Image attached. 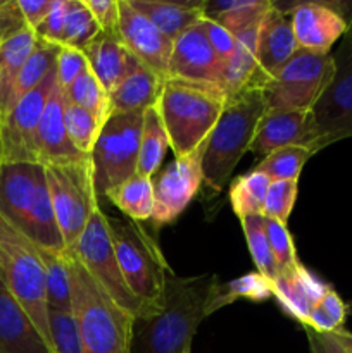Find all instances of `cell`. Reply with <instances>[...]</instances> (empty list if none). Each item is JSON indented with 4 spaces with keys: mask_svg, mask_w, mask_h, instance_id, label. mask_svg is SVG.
I'll return each instance as SVG.
<instances>
[{
    "mask_svg": "<svg viewBox=\"0 0 352 353\" xmlns=\"http://www.w3.org/2000/svg\"><path fill=\"white\" fill-rule=\"evenodd\" d=\"M164 79L152 69L138 65L121 85L109 93L110 116L113 114L145 112L148 107L155 105L161 95Z\"/></svg>",
    "mask_w": 352,
    "mask_h": 353,
    "instance_id": "cell-24",
    "label": "cell"
},
{
    "mask_svg": "<svg viewBox=\"0 0 352 353\" xmlns=\"http://www.w3.org/2000/svg\"><path fill=\"white\" fill-rule=\"evenodd\" d=\"M0 217L35 247L54 254L66 252L41 164H0Z\"/></svg>",
    "mask_w": 352,
    "mask_h": 353,
    "instance_id": "cell-2",
    "label": "cell"
},
{
    "mask_svg": "<svg viewBox=\"0 0 352 353\" xmlns=\"http://www.w3.org/2000/svg\"><path fill=\"white\" fill-rule=\"evenodd\" d=\"M268 81L269 78L259 68L255 55L240 43L231 57L221 61L219 90L228 100L248 90H264Z\"/></svg>",
    "mask_w": 352,
    "mask_h": 353,
    "instance_id": "cell-26",
    "label": "cell"
},
{
    "mask_svg": "<svg viewBox=\"0 0 352 353\" xmlns=\"http://www.w3.org/2000/svg\"><path fill=\"white\" fill-rule=\"evenodd\" d=\"M266 221V234H268L269 247H271L273 257L278 268V276L286 274V272L295 271L300 265L299 257H297L295 245H293L292 234L285 224L278 223L275 219L264 217Z\"/></svg>",
    "mask_w": 352,
    "mask_h": 353,
    "instance_id": "cell-42",
    "label": "cell"
},
{
    "mask_svg": "<svg viewBox=\"0 0 352 353\" xmlns=\"http://www.w3.org/2000/svg\"><path fill=\"white\" fill-rule=\"evenodd\" d=\"M221 59L211 47L200 21L173 41L168 78L219 88Z\"/></svg>",
    "mask_w": 352,
    "mask_h": 353,
    "instance_id": "cell-17",
    "label": "cell"
},
{
    "mask_svg": "<svg viewBox=\"0 0 352 353\" xmlns=\"http://www.w3.org/2000/svg\"><path fill=\"white\" fill-rule=\"evenodd\" d=\"M119 41L145 68L152 69L162 79L168 78V64L173 50V40L141 16L128 0H119Z\"/></svg>",
    "mask_w": 352,
    "mask_h": 353,
    "instance_id": "cell-16",
    "label": "cell"
},
{
    "mask_svg": "<svg viewBox=\"0 0 352 353\" xmlns=\"http://www.w3.org/2000/svg\"><path fill=\"white\" fill-rule=\"evenodd\" d=\"M200 24H202L204 31H206V37L207 40H209L211 47H213V50L216 52L217 57H219L221 61L231 57V55L237 52V40H235L233 34L228 30H224L221 24L214 23V21L211 19H206V17L200 19Z\"/></svg>",
    "mask_w": 352,
    "mask_h": 353,
    "instance_id": "cell-47",
    "label": "cell"
},
{
    "mask_svg": "<svg viewBox=\"0 0 352 353\" xmlns=\"http://www.w3.org/2000/svg\"><path fill=\"white\" fill-rule=\"evenodd\" d=\"M345 317H347V307L340 295L330 286L328 292L311 310L309 319L304 327H311L317 333H335L344 327Z\"/></svg>",
    "mask_w": 352,
    "mask_h": 353,
    "instance_id": "cell-40",
    "label": "cell"
},
{
    "mask_svg": "<svg viewBox=\"0 0 352 353\" xmlns=\"http://www.w3.org/2000/svg\"><path fill=\"white\" fill-rule=\"evenodd\" d=\"M86 7L99 23L100 31L110 37L119 38L117 24H119V0H85Z\"/></svg>",
    "mask_w": 352,
    "mask_h": 353,
    "instance_id": "cell-45",
    "label": "cell"
},
{
    "mask_svg": "<svg viewBox=\"0 0 352 353\" xmlns=\"http://www.w3.org/2000/svg\"><path fill=\"white\" fill-rule=\"evenodd\" d=\"M345 21L347 31L342 37L340 48L333 54L337 72L313 109L317 128L316 154L335 141L352 138V14Z\"/></svg>",
    "mask_w": 352,
    "mask_h": 353,
    "instance_id": "cell-12",
    "label": "cell"
},
{
    "mask_svg": "<svg viewBox=\"0 0 352 353\" xmlns=\"http://www.w3.org/2000/svg\"><path fill=\"white\" fill-rule=\"evenodd\" d=\"M0 281L50 347L45 269L38 248L0 217ZM52 350V348H50Z\"/></svg>",
    "mask_w": 352,
    "mask_h": 353,
    "instance_id": "cell-6",
    "label": "cell"
},
{
    "mask_svg": "<svg viewBox=\"0 0 352 353\" xmlns=\"http://www.w3.org/2000/svg\"><path fill=\"white\" fill-rule=\"evenodd\" d=\"M297 192H299V181L269 183L262 216L278 221V223L285 224L286 226L290 214H292L293 205H295Z\"/></svg>",
    "mask_w": 352,
    "mask_h": 353,
    "instance_id": "cell-43",
    "label": "cell"
},
{
    "mask_svg": "<svg viewBox=\"0 0 352 353\" xmlns=\"http://www.w3.org/2000/svg\"><path fill=\"white\" fill-rule=\"evenodd\" d=\"M128 2L173 41L192 24L202 19V0L197 2L128 0Z\"/></svg>",
    "mask_w": 352,
    "mask_h": 353,
    "instance_id": "cell-25",
    "label": "cell"
},
{
    "mask_svg": "<svg viewBox=\"0 0 352 353\" xmlns=\"http://www.w3.org/2000/svg\"><path fill=\"white\" fill-rule=\"evenodd\" d=\"M316 137L317 128L313 110L268 109L255 128L248 152L266 157L285 147H309L314 150Z\"/></svg>",
    "mask_w": 352,
    "mask_h": 353,
    "instance_id": "cell-15",
    "label": "cell"
},
{
    "mask_svg": "<svg viewBox=\"0 0 352 353\" xmlns=\"http://www.w3.org/2000/svg\"><path fill=\"white\" fill-rule=\"evenodd\" d=\"M330 286L307 271L302 264L292 272L280 274L273 281V296L292 319L306 326L311 310Z\"/></svg>",
    "mask_w": 352,
    "mask_h": 353,
    "instance_id": "cell-22",
    "label": "cell"
},
{
    "mask_svg": "<svg viewBox=\"0 0 352 353\" xmlns=\"http://www.w3.org/2000/svg\"><path fill=\"white\" fill-rule=\"evenodd\" d=\"M304 330H306L311 353H347L338 343L333 333H317L311 327H304Z\"/></svg>",
    "mask_w": 352,
    "mask_h": 353,
    "instance_id": "cell-50",
    "label": "cell"
},
{
    "mask_svg": "<svg viewBox=\"0 0 352 353\" xmlns=\"http://www.w3.org/2000/svg\"><path fill=\"white\" fill-rule=\"evenodd\" d=\"M48 333L54 353H83L81 336L72 312L48 309Z\"/></svg>",
    "mask_w": 352,
    "mask_h": 353,
    "instance_id": "cell-41",
    "label": "cell"
},
{
    "mask_svg": "<svg viewBox=\"0 0 352 353\" xmlns=\"http://www.w3.org/2000/svg\"><path fill=\"white\" fill-rule=\"evenodd\" d=\"M286 14H290L297 45L307 50L330 54L335 41L347 31V21L331 2L295 3Z\"/></svg>",
    "mask_w": 352,
    "mask_h": 353,
    "instance_id": "cell-18",
    "label": "cell"
},
{
    "mask_svg": "<svg viewBox=\"0 0 352 353\" xmlns=\"http://www.w3.org/2000/svg\"><path fill=\"white\" fill-rule=\"evenodd\" d=\"M107 199L130 221L141 223L154 216V179L135 174L107 195Z\"/></svg>",
    "mask_w": 352,
    "mask_h": 353,
    "instance_id": "cell-30",
    "label": "cell"
},
{
    "mask_svg": "<svg viewBox=\"0 0 352 353\" xmlns=\"http://www.w3.org/2000/svg\"><path fill=\"white\" fill-rule=\"evenodd\" d=\"M62 95H64L66 100L75 103V105H79L81 109L88 110L92 116L99 119L102 126L110 117L109 93L104 90V86L93 76L90 68L83 71L68 88L62 90Z\"/></svg>",
    "mask_w": 352,
    "mask_h": 353,
    "instance_id": "cell-34",
    "label": "cell"
},
{
    "mask_svg": "<svg viewBox=\"0 0 352 353\" xmlns=\"http://www.w3.org/2000/svg\"><path fill=\"white\" fill-rule=\"evenodd\" d=\"M0 353H54L26 310L0 281Z\"/></svg>",
    "mask_w": 352,
    "mask_h": 353,
    "instance_id": "cell-21",
    "label": "cell"
},
{
    "mask_svg": "<svg viewBox=\"0 0 352 353\" xmlns=\"http://www.w3.org/2000/svg\"><path fill=\"white\" fill-rule=\"evenodd\" d=\"M38 254H40L45 269L48 309L71 312V281H69L66 254H54V252L43 250V248H38Z\"/></svg>",
    "mask_w": 352,
    "mask_h": 353,
    "instance_id": "cell-35",
    "label": "cell"
},
{
    "mask_svg": "<svg viewBox=\"0 0 352 353\" xmlns=\"http://www.w3.org/2000/svg\"><path fill=\"white\" fill-rule=\"evenodd\" d=\"M271 6L269 0H202V17L221 24L235 34L261 23Z\"/></svg>",
    "mask_w": 352,
    "mask_h": 353,
    "instance_id": "cell-27",
    "label": "cell"
},
{
    "mask_svg": "<svg viewBox=\"0 0 352 353\" xmlns=\"http://www.w3.org/2000/svg\"><path fill=\"white\" fill-rule=\"evenodd\" d=\"M271 179L259 171H251L247 174H242L231 183L230 203L233 212L238 219L245 216H259L264 210L266 193H268Z\"/></svg>",
    "mask_w": 352,
    "mask_h": 353,
    "instance_id": "cell-33",
    "label": "cell"
},
{
    "mask_svg": "<svg viewBox=\"0 0 352 353\" xmlns=\"http://www.w3.org/2000/svg\"><path fill=\"white\" fill-rule=\"evenodd\" d=\"M314 155L309 147H285L266 155L255 171L268 176L271 181H299L304 165Z\"/></svg>",
    "mask_w": 352,
    "mask_h": 353,
    "instance_id": "cell-37",
    "label": "cell"
},
{
    "mask_svg": "<svg viewBox=\"0 0 352 353\" xmlns=\"http://www.w3.org/2000/svg\"><path fill=\"white\" fill-rule=\"evenodd\" d=\"M202 148L186 157L173 159L154 181V216L152 224L162 228L171 224L186 209L204 183Z\"/></svg>",
    "mask_w": 352,
    "mask_h": 353,
    "instance_id": "cell-14",
    "label": "cell"
},
{
    "mask_svg": "<svg viewBox=\"0 0 352 353\" xmlns=\"http://www.w3.org/2000/svg\"><path fill=\"white\" fill-rule=\"evenodd\" d=\"M71 254H75L79 259L83 268L95 279L97 285L124 312L130 314L135 321H144L147 317V310H145L144 303L131 293L126 281H124L119 262H117L116 250H114L110 221L99 205L93 210L78 245H76Z\"/></svg>",
    "mask_w": 352,
    "mask_h": 353,
    "instance_id": "cell-11",
    "label": "cell"
},
{
    "mask_svg": "<svg viewBox=\"0 0 352 353\" xmlns=\"http://www.w3.org/2000/svg\"><path fill=\"white\" fill-rule=\"evenodd\" d=\"M17 3L26 19L28 28L35 31L52 10L54 0H17Z\"/></svg>",
    "mask_w": 352,
    "mask_h": 353,
    "instance_id": "cell-49",
    "label": "cell"
},
{
    "mask_svg": "<svg viewBox=\"0 0 352 353\" xmlns=\"http://www.w3.org/2000/svg\"><path fill=\"white\" fill-rule=\"evenodd\" d=\"M266 110L261 88L248 90L228 100L202 150L204 183L213 192H221L226 186L240 159L251 150L255 128Z\"/></svg>",
    "mask_w": 352,
    "mask_h": 353,
    "instance_id": "cell-5",
    "label": "cell"
},
{
    "mask_svg": "<svg viewBox=\"0 0 352 353\" xmlns=\"http://www.w3.org/2000/svg\"><path fill=\"white\" fill-rule=\"evenodd\" d=\"M62 116H64L66 130H68L72 145L83 155L90 157L100 130H102V124L88 110L66 100L64 95H62Z\"/></svg>",
    "mask_w": 352,
    "mask_h": 353,
    "instance_id": "cell-39",
    "label": "cell"
},
{
    "mask_svg": "<svg viewBox=\"0 0 352 353\" xmlns=\"http://www.w3.org/2000/svg\"><path fill=\"white\" fill-rule=\"evenodd\" d=\"M299 48L289 14L273 3L261 21L255 45V61L269 79L290 61Z\"/></svg>",
    "mask_w": 352,
    "mask_h": 353,
    "instance_id": "cell-20",
    "label": "cell"
},
{
    "mask_svg": "<svg viewBox=\"0 0 352 353\" xmlns=\"http://www.w3.org/2000/svg\"><path fill=\"white\" fill-rule=\"evenodd\" d=\"M71 281V312L83 353H131L135 319L124 312L88 274L79 259L66 252Z\"/></svg>",
    "mask_w": 352,
    "mask_h": 353,
    "instance_id": "cell-3",
    "label": "cell"
},
{
    "mask_svg": "<svg viewBox=\"0 0 352 353\" xmlns=\"http://www.w3.org/2000/svg\"><path fill=\"white\" fill-rule=\"evenodd\" d=\"M59 48H61L59 45H52V43H47V41L38 40L37 47H35V50L31 52L30 59H28L26 64L23 65L19 76H17L16 85H14L12 93H10L9 97V102H7L6 116L10 112V109H12V107L23 99V97H26L28 93L33 92V90L37 88L45 78H47L48 72L55 68Z\"/></svg>",
    "mask_w": 352,
    "mask_h": 353,
    "instance_id": "cell-31",
    "label": "cell"
},
{
    "mask_svg": "<svg viewBox=\"0 0 352 353\" xmlns=\"http://www.w3.org/2000/svg\"><path fill=\"white\" fill-rule=\"evenodd\" d=\"M110 221L113 243L117 262L128 288L144 303L150 319L159 312L164 299L166 276L171 271L161 248L147 231L135 221L114 223ZM144 319V321H145Z\"/></svg>",
    "mask_w": 352,
    "mask_h": 353,
    "instance_id": "cell-7",
    "label": "cell"
},
{
    "mask_svg": "<svg viewBox=\"0 0 352 353\" xmlns=\"http://www.w3.org/2000/svg\"><path fill=\"white\" fill-rule=\"evenodd\" d=\"M337 72L333 54L297 48L290 61L264 86L268 109L313 110Z\"/></svg>",
    "mask_w": 352,
    "mask_h": 353,
    "instance_id": "cell-8",
    "label": "cell"
},
{
    "mask_svg": "<svg viewBox=\"0 0 352 353\" xmlns=\"http://www.w3.org/2000/svg\"><path fill=\"white\" fill-rule=\"evenodd\" d=\"M83 54L88 61L90 71L107 93L113 92L140 65L119 38L106 33H100L88 47L83 48Z\"/></svg>",
    "mask_w": 352,
    "mask_h": 353,
    "instance_id": "cell-23",
    "label": "cell"
},
{
    "mask_svg": "<svg viewBox=\"0 0 352 353\" xmlns=\"http://www.w3.org/2000/svg\"><path fill=\"white\" fill-rule=\"evenodd\" d=\"M28 28L17 0H0V45Z\"/></svg>",
    "mask_w": 352,
    "mask_h": 353,
    "instance_id": "cell-46",
    "label": "cell"
},
{
    "mask_svg": "<svg viewBox=\"0 0 352 353\" xmlns=\"http://www.w3.org/2000/svg\"><path fill=\"white\" fill-rule=\"evenodd\" d=\"M240 224L257 272L268 278L269 281H275L278 278V268H276V261L273 257L268 234H266L264 216L262 214H259V216H245L240 219Z\"/></svg>",
    "mask_w": 352,
    "mask_h": 353,
    "instance_id": "cell-38",
    "label": "cell"
},
{
    "mask_svg": "<svg viewBox=\"0 0 352 353\" xmlns=\"http://www.w3.org/2000/svg\"><path fill=\"white\" fill-rule=\"evenodd\" d=\"M88 159L72 145L62 116V90L55 83L45 103L38 128V164L66 165Z\"/></svg>",
    "mask_w": 352,
    "mask_h": 353,
    "instance_id": "cell-19",
    "label": "cell"
},
{
    "mask_svg": "<svg viewBox=\"0 0 352 353\" xmlns=\"http://www.w3.org/2000/svg\"><path fill=\"white\" fill-rule=\"evenodd\" d=\"M102 31H100L99 23L86 7L85 0H66L61 47H72L83 50Z\"/></svg>",
    "mask_w": 352,
    "mask_h": 353,
    "instance_id": "cell-36",
    "label": "cell"
},
{
    "mask_svg": "<svg viewBox=\"0 0 352 353\" xmlns=\"http://www.w3.org/2000/svg\"><path fill=\"white\" fill-rule=\"evenodd\" d=\"M48 193L66 252H72L92 217L97 202L90 157L66 165H48ZM64 252V254H66Z\"/></svg>",
    "mask_w": 352,
    "mask_h": 353,
    "instance_id": "cell-10",
    "label": "cell"
},
{
    "mask_svg": "<svg viewBox=\"0 0 352 353\" xmlns=\"http://www.w3.org/2000/svg\"><path fill=\"white\" fill-rule=\"evenodd\" d=\"M57 83L55 68L47 78L10 109L0 123V164L37 162L38 128L52 88Z\"/></svg>",
    "mask_w": 352,
    "mask_h": 353,
    "instance_id": "cell-13",
    "label": "cell"
},
{
    "mask_svg": "<svg viewBox=\"0 0 352 353\" xmlns=\"http://www.w3.org/2000/svg\"><path fill=\"white\" fill-rule=\"evenodd\" d=\"M335 338L338 340V343L342 345V348H344L347 353H352V333L351 331H345L344 327L338 331H335Z\"/></svg>",
    "mask_w": 352,
    "mask_h": 353,
    "instance_id": "cell-51",
    "label": "cell"
},
{
    "mask_svg": "<svg viewBox=\"0 0 352 353\" xmlns=\"http://www.w3.org/2000/svg\"><path fill=\"white\" fill-rule=\"evenodd\" d=\"M64 12H66V0H54L52 10L45 17L43 23L35 30L38 40L47 41V43L59 45L61 47L62 40V28H64Z\"/></svg>",
    "mask_w": 352,
    "mask_h": 353,
    "instance_id": "cell-48",
    "label": "cell"
},
{
    "mask_svg": "<svg viewBox=\"0 0 352 353\" xmlns=\"http://www.w3.org/2000/svg\"><path fill=\"white\" fill-rule=\"evenodd\" d=\"M144 112L113 114L100 130L90 162L97 196L113 190L137 174Z\"/></svg>",
    "mask_w": 352,
    "mask_h": 353,
    "instance_id": "cell-9",
    "label": "cell"
},
{
    "mask_svg": "<svg viewBox=\"0 0 352 353\" xmlns=\"http://www.w3.org/2000/svg\"><path fill=\"white\" fill-rule=\"evenodd\" d=\"M228 99L217 86L166 78L157 110L175 157H186L204 147L219 121Z\"/></svg>",
    "mask_w": 352,
    "mask_h": 353,
    "instance_id": "cell-4",
    "label": "cell"
},
{
    "mask_svg": "<svg viewBox=\"0 0 352 353\" xmlns=\"http://www.w3.org/2000/svg\"><path fill=\"white\" fill-rule=\"evenodd\" d=\"M217 283L216 274L179 278L169 271L159 312L135 321L133 343L140 353H190L200 323L209 317L207 307Z\"/></svg>",
    "mask_w": 352,
    "mask_h": 353,
    "instance_id": "cell-1",
    "label": "cell"
},
{
    "mask_svg": "<svg viewBox=\"0 0 352 353\" xmlns=\"http://www.w3.org/2000/svg\"><path fill=\"white\" fill-rule=\"evenodd\" d=\"M86 69H88V61H86L83 50L72 47L59 48L57 62H55V74H57V85L62 90L68 88Z\"/></svg>",
    "mask_w": 352,
    "mask_h": 353,
    "instance_id": "cell-44",
    "label": "cell"
},
{
    "mask_svg": "<svg viewBox=\"0 0 352 353\" xmlns=\"http://www.w3.org/2000/svg\"><path fill=\"white\" fill-rule=\"evenodd\" d=\"M273 295V281L264 278L262 274L255 272H248V274L240 276V278L228 281L224 285L217 283L214 288L213 296H211L209 307H207V314H214L216 310L223 309V307L230 305L235 300L245 299L252 300V302H262V300L269 299Z\"/></svg>",
    "mask_w": 352,
    "mask_h": 353,
    "instance_id": "cell-32",
    "label": "cell"
},
{
    "mask_svg": "<svg viewBox=\"0 0 352 353\" xmlns=\"http://www.w3.org/2000/svg\"><path fill=\"white\" fill-rule=\"evenodd\" d=\"M168 148H171V145H169L168 131H166L164 123H162L157 105L148 107L144 112V119H141L137 174L152 178L161 168Z\"/></svg>",
    "mask_w": 352,
    "mask_h": 353,
    "instance_id": "cell-29",
    "label": "cell"
},
{
    "mask_svg": "<svg viewBox=\"0 0 352 353\" xmlns=\"http://www.w3.org/2000/svg\"><path fill=\"white\" fill-rule=\"evenodd\" d=\"M38 38L33 30L26 28L19 34L0 45V123L6 116L7 102L12 93L21 69L35 50Z\"/></svg>",
    "mask_w": 352,
    "mask_h": 353,
    "instance_id": "cell-28",
    "label": "cell"
}]
</instances>
